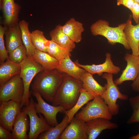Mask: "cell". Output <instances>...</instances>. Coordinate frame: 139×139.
I'll return each instance as SVG.
<instances>
[{"instance_id":"cell-1","label":"cell","mask_w":139,"mask_h":139,"mask_svg":"<svg viewBox=\"0 0 139 139\" xmlns=\"http://www.w3.org/2000/svg\"><path fill=\"white\" fill-rule=\"evenodd\" d=\"M65 74L57 69L44 70L35 77L31 85V91L38 93L46 100L52 103Z\"/></svg>"},{"instance_id":"cell-2","label":"cell","mask_w":139,"mask_h":139,"mask_svg":"<svg viewBox=\"0 0 139 139\" xmlns=\"http://www.w3.org/2000/svg\"><path fill=\"white\" fill-rule=\"evenodd\" d=\"M82 88V82L65 73L63 80L52 102L54 106H61L66 110L75 104Z\"/></svg>"},{"instance_id":"cell-3","label":"cell","mask_w":139,"mask_h":139,"mask_svg":"<svg viewBox=\"0 0 139 139\" xmlns=\"http://www.w3.org/2000/svg\"><path fill=\"white\" fill-rule=\"evenodd\" d=\"M126 23L119 24L117 27H110L108 22L100 19L92 24L91 31L94 36L101 35L106 38L110 44L114 45L119 43L127 50L131 49L128 43L124 30Z\"/></svg>"},{"instance_id":"cell-4","label":"cell","mask_w":139,"mask_h":139,"mask_svg":"<svg viewBox=\"0 0 139 139\" xmlns=\"http://www.w3.org/2000/svg\"><path fill=\"white\" fill-rule=\"evenodd\" d=\"M20 64L21 68L19 74L23 80L24 87V95L21 103L22 108L29 103L31 94L30 89L32 81L37 74L44 69L32 57L28 56Z\"/></svg>"},{"instance_id":"cell-5","label":"cell","mask_w":139,"mask_h":139,"mask_svg":"<svg viewBox=\"0 0 139 139\" xmlns=\"http://www.w3.org/2000/svg\"><path fill=\"white\" fill-rule=\"evenodd\" d=\"M81 109L75 117L86 122L99 118L110 120L112 117L107 105L100 95L95 97L92 101L88 102Z\"/></svg>"},{"instance_id":"cell-6","label":"cell","mask_w":139,"mask_h":139,"mask_svg":"<svg viewBox=\"0 0 139 139\" xmlns=\"http://www.w3.org/2000/svg\"><path fill=\"white\" fill-rule=\"evenodd\" d=\"M102 76V78L106 80L107 83L106 90L101 96L107 105L112 115H116L119 108V105L117 103V100H126L128 99V97L120 92L117 85L113 80V74L105 73Z\"/></svg>"},{"instance_id":"cell-7","label":"cell","mask_w":139,"mask_h":139,"mask_svg":"<svg viewBox=\"0 0 139 139\" xmlns=\"http://www.w3.org/2000/svg\"><path fill=\"white\" fill-rule=\"evenodd\" d=\"M24 92L23 80L19 74L0 85V101L13 100L21 103Z\"/></svg>"},{"instance_id":"cell-8","label":"cell","mask_w":139,"mask_h":139,"mask_svg":"<svg viewBox=\"0 0 139 139\" xmlns=\"http://www.w3.org/2000/svg\"><path fill=\"white\" fill-rule=\"evenodd\" d=\"M35 102L32 98L30 99L29 104L23 109L28 116L30 120V131L28 139H36L42 133L48 131L52 127L47 123L41 114L39 117L37 114L35 108Z\"/></svg>"},{"instance_id":"cell-9","label":"cell","mask_w":139,"mask_h":139,"mask_svg":"<svg viewBox=\"0 0 139 139\" xmlns=\"http://www.w3.org/2000/svg\"><path fill=\"white\" fill-rule=\"evenodd\" d=\"M31 94L34 97L37 101L35 103V109L37 113L42 114L44 117L48 124L52 127L58 124L57 115L59 112H64L66 110L61 106L50 105L46 102L38 93L31 91Z\"/></svg>"},{"instance_id":"cell-10","label":"cell","mask_w":139,"mask_h":139,"mask_svg":"<svg viewBox=\"0 0 139 139\" xmlns=\"http://www.w3.org/2000/svg\"><path fill=\"white\" fill-rule=\"evenodd\" d=\"M21 103L13 100L0 101V124L12 132L17 116L21 112Z\"/></svg>"},{"instance_id":"cell-11","label":"cell","mask_w":139,"mask_h":139,"mask_svg":"<svg viewBox=\"0 0 139 139\" xmlns=\"http://www.w3.org/2000/svg\"><path fill=\"white\" fill-rule=\"evenodd\" d=\"M0 8L3 14L4 27H8L19 23L21 7L14 0H0Z\"/></svg>"},{"instance_id":"cell-12","label":"cell","mask_w":139,"mask_h":139,"mask_svg":"<svg viewBox=\"0 0 139 139\" xmlns=\"http://www.w3.org/2000/svg\"><path fill=\"white\" fill-rule=\"evenodd\" d=\"M70 123L59 139H88L86 122L74 117Z\"/></svg>"},{"instance_id":"cell-13","label":"cell","mask_w":139,"mask_h":139,"mask_svg":"<svg viewBox=\"0 0 139 139\" xmlns=\"http://www.w3.org/2000/svg\"><path fill=\"white\" fill-rule=\"evenodd\" d=\"M124 60L127 62L126 67L120 76L114 81L117 85L127 81H134L139 74V57L128 53L125 54Z\"/></svg>"},{"instance_id":"cell-14","label":"cell","mask_w":139,"mask_h":139,"mask_svg":"<svg viewBox=\"0 0 139 139\" xmlns=\"http://www.w3.org/2000/svg\"><path fill=\"white\" fill-rule=\"evenodd\" d=\"M105 62L99 65H84L80 64L77 60L74 62L79 67L85 69L88 73L92 74H97L101 76L103 73L116 74L120 71V67L115 65L111 59V56L109 53L106 54Z\"/></svg>"},{"instance_id":"cell-15","label":"cell","mask_w":139,"mask_h":139,"mask_svg":"<svg viewBox=\"0 0 139 139\" xmlns=\"http://www.w3.org/2000/svg\"><path fill=\"white\" fill-rule=\"evenodd\" d=\"M88 139H96L102 131L106 129H116L118 125L106 118H99L86 122Z\"/></svg>"},{"instance_id":"cell-16","label":"cell","mask_w":139,"mask_h":139,"mask_svg":"<svg viewBox=\"0 0 139 139\" xmlns=\"http://www.w3.org/2000/svg\"><path fill=\"white\" fill-rule=\"evenodd\" d=\"M132 15L130 14L125 27L124 32L128 43L131 49L132 54L138 56L139 45V24L133 25L132 23Z\"/></svg>"},{"instance_id":"cell-17","label":"cell","mask_w":139,"mask_h":139,"mask_svg":"<svg viewBox=\"0 0 139 139\" xmlns=\"http://www.w3.org/2000/svg\"><path fill=\"white\" fill-rule=\"evenodd\" d=\"M5 27L6 47L9 53L23 44L19 23L10 27Z\"/></svg>"},{"instance_id":"cell-18","label":"cell","mask_w":139,"mask_h":139,"mask_svg":"<svg viewBox=\"0 0 139 139\" xmlns=\"http://www.w3.org/2000/svg\"><path fill=\"white\" fill-rule=\"evenodd\" d=\"M70 57L68 55L65 58L59 60L57 69L68 74L78 81H82V77L87 71L73 62Z\"/></svg>"},{"instance_id":"cell-19","label":"cell","mask_w":139,"mask_h":139,"mask_svg":"<svg viewBox=\"0 0 139 139\" xmlns=\"http://www.w3.org/2000/svg\"><path fill=\"white\" fill-rule=\"evenodd\" d=\"M28 115L23 110L16 117L12 131L13 139H28L27 132L30 127Z\"/></svg>"},{"instance_id":"cell-20","label":"cell","mask_w":139,"mask_h":139,"mask_svg":"<svg viewBox=\"0 0 139 139\" xmlns=\"http://www.w3.org/2000/svg\"><path fill=\"white\" fill-rule=\"evenodd\" d=\"M62 28L64 32L74 42L78 43L81 41L82 34L84 30L82 23L72 18L62 25Z\"/></svg>"},{"instance_id":"cell-21","label":"cell","mask_w":139,"mask_h":139,"mask_svg":"<svg viewBox=\"0 0 139 139\" xmlns=\"http://www.w3.org/2000/svg\"><path fill=\"white\" fill-rule=\"evenodd\" d=\"M51 40L71 52L76 47L75 42L63 31L62 25L58 24L49 33Z\"/></svg>"},{"instance_id":"cell-22","label":"cell","mask_w":139,"mask_h":139,"mask_svg":"<svg viewBox=\"0 0 139 139\" xmlns=\"http://www.w3.org/2000/svg\"><path fill=\"white\" fill-rule=\"evenodd\" d=\"M92 75L87 71L84 74L81 80L82 88L94 97L101 96L106 90V84L104 86L101 85L94 79Z\"/></svg>"},{"instance_id":"cell-23","label":"cell","mask_w":139,"mask_h":139,"mask_svg":"<svg viewBox=\"0 0 139 139\" xmlns=\"http://www.w3.org/2000/svg\"><path fill=\"white\" fill-rule=\"evenodd\" d=\"M20 63L13 62L9 59L0 65V85L14 76L19 74L21 70Z\"/></svg>"},{"instance_id":"cell-24","label":"cell","mask_w":139,"mask_h":139,"mask_svg":"<svg viewBox=\"0 0 139 139\" xmlns=\"http://www.w3.org/2000/svg\"><path fill=\"white\" fill-rule=\"evenodd\" d=\"M32 57L45 70L57 69L59 63V60L48 52L42 51L36 49Z\"/></svg>"},{"instance_id":"cell-25","label":"cell","mask_w":139,"mask_h":139,"mask_svg":"<svg viewBox=\"0 0 139 139\" xmlns=\"http://www.w3.org/2000/svg\"><path fill=\"white\" fill-rule=\"evenodd\" d=\"M19 25L21 32L23 43L26 48L28 56L32 57L36 48L32 42L29 24L25 20H23L19 22Z\"/></svg>"},{"instance_id":"cell-26","label":"cell","mask_w":139,"mask_h":139,"mask_svg":"<svg viewBox=\"0 0 139 139\" xmlns=\"http://www.w3.org/2000/svg\"><path fill=\"white\" fill-rule=\"evenodd\" d=\"M94 97L83 88L82 89L79 97L75 105L70 109L66 110L64 112L68 117L69 123L78 110L84 105L92 100Z\"/></svg>"},{"instance_id":"cell-27","label":"cell","mask_w":139,"mask_h":139,"mask_svg":"<svg viewBox=\"0 0 139 139\" xmlns=\"http://www.w3.org/2000/svg\"><path fill=\"white\" fill-rule=\"evenodd\" d=\"M67 116L64 117L62 121L56 126L52 127L47 131L41 133L38 137L39 139H59V137L69 123Z\"/></svg>"},{"instance_id":"cell-28","label":"cell","mask_w":139,"mask_h":139,"mask_svg":"<svg viewBox=\"0 0 139 139\" xmlns=\"http://www.w3.org/2000/svg\"><path fill=\"white\" fill-rule=\"evenodd\" d=\"M31 38L32 42L36 49L47 52L50 40L46 38L43 31L39 30L32 31L31 32Z\"/></svg>"},{"instance_id":"cell-29","label":"cell","mask_w":139,"mask_h":139,"mask_svg":"<svg viewBox=\"0 0 139 139\" xmlns=\"http://www.w3.org/2000/svg\"><path fill=\"white\" fill-rule=\"evenodd\" d=\"M71 52L68 49L61 46L51 40H50L47 52L59 61L68 55L71 56Z\"/></svg>"},{"instance_id":"cell-30","label":"cell","mask_w":139,"mask_h":139,"mask_svg":"<svg viewBox=\"0 0 139 139\" xmlns=\"http://www.w3.org/2000/svg\"><path fill=\"white\" fill-rule=\"evenodd\" d=\"M128 100L133 112L127 121V124L139 123V95L131 97Z\"/></svg>"},{"instance_id":"cell-31","label":"cell","mask_w":139,"mask_h":139,"mask_svg":"<svg viewBox=\"0 0 139 139\" xmlns=\"http://www.w3.org/2000/svg\"><path fill=\"white\" fill-rule=\"evenodd\" d=\"M27 56L26 48L23 44L9 53L8 59L15 63H20Z\"/></svg>"},{"instance_id":"cell-32","label":"cell","mask_w":139,"mask_h":139,"mask_svg":"<svg viewBox=\"0 0 139 139\" xmlns=\"http://www.w3.org/2000/svg\"><path fill=\"white\" fill-rule=\"evenodd\" d=\"M5 27L0 25V63H4L8 58V53L4 43V37Z\"/></svg>"},{"instance_id":"cell-33","label":"cell","mask_w":139,"mask_h":139,"mask_svg":"<svg viewBox=\"0 0 139 139\" xmlns=\"http://www.w3.org/2000/svg\"><path fill=\"white\" fill-rule=\"evenodd\" d=\"M11 132L0 125V139H13Z\"/></svg>"},{"instance_id":"cell-34","label":"cell","mask_w":139,"mask_h":139,"mask_svg":"<svg viewBox=\"0 0 139 139\" xmlns=\"http://www.w3.org/2000/svg\"><path fill=\"white\" fill-rule=\"evenodd\" d=\"M132 17L137 24H139V3L134 2L133 9L131 11Z\"/></svg>"},{"instance_id":"cell-35","label":"cell","mask_w":139,"mask_h":139,"mask_svg":"<svg viewBox=\"0 0 139 139\" xmlns=\"http://www.w3.org/2000/svg\"><path fill=\"white\" fill-rule=\"evenodd\" d=\"M117 5H122L132 11L134 1L133 0H117Z\"/></svg>"},{"instance_id":"cell-36","label":"cell","mask_w":139,"mask_h":139,"mask_svg":"<svg viewBox=\"0 0 139 139\" xmlns=\"http://www.w3.org/2000/svg\"><path fill=\"white\" fill-rule=\"evenodd\" d=\"M132 89L134 91L139 92V74L131 84Z\"/></svg>"},{"instance_id":"cell-37","label":"cell","mask_w":139,"mask_h":139,"mask_svg":"<svg viewBox=\"0 0 139 139\" xmlns=\"http://www.w3.org/2000/svg\"><path fill=\"white\" fill-rule=\"evenodd\" d=\"M129 138V139H139V133L138 134L135 135L131 136Z\"/></svg>"},{"instance_id":"cell-38","label":"cell","mask_w":139,"mask_h":139,"mask_svg":"<svg viewBox=\"0 0 139 139\" xmlns=\"http://www.w3.org/2000/svg\"><path fill=\"white\" fill-rule=\"evenodd\" d=\"M133 1L135 2H137L139 3V0H133Z\"/></svg>"},{"instance_id":"cell-39","label":"cell","mask_w":139,"mask_h":139,"mask_svg":"<svg viewBox=\"0 0 139 139\" xmlns=\"http://www.w3.org/2000/svg\"><path fill=\"white\" fill-rule=\"evenodd\" d=\"M138 56L139 57V45L138 48Z\"/></svg>"}]
</instances>
